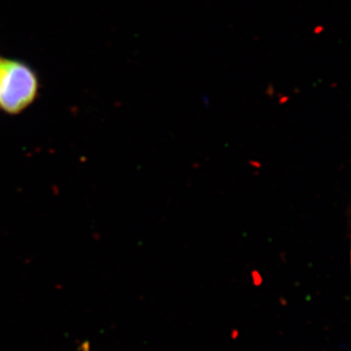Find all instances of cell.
<instances>
[{
	"label": "cell",
	"instance_id": "6da1fadb",
	"mask_svg": "<svg viewBox=\"0 0 351 351\" xmlns=\"http://www.w3.org/2000/svg\"><path fill=\"white\" fill-rule=\"evenodd\" d=\"M38 80L19 62L0 60V108L9 113L25 110L36 98Z\"/></svg>",
	"mask_w": 351,
	"mask_h": 351
},
{
	"label": "cell",
	"instance_id": "7a4b0ae2",
	"mask_svg": "<svg viewBox=\"0 0 351 351\" xmlns=\"http://www.w3.org/2000/svg\"><path fill=\"white\" fill-rule=\"evenodd\" d=\"M249 165L257 170L262 168V163H261L260 161L254 160V159H252V160L249 161Z\"/></svg>",
	"mask_w": 351,
	"mask_h": 351
},
{
	"label": "cell",
	"instance_id": "3957f363",
	"mask_svg": "<svg viewBox=\"0 0 351 351\" xmlns=\"http://www.w3.org/2000/svg\"><path fill=\"white\" fill-rule=\"evenodd\" d=\"M253 277H254V280H255L256 284H260L261 282H262V278H261V276H260V274H258V272L254 271Z\"/></svg>",
	"mask_w": 351,
	"mask_h": 351
},
{
	"label": "cell",
	"instance_id": "277c9868",
	"mask_svg": "<svg viewBox=\"0 0 351 351\" xmlns=\"http://www.w3.org/2000/svg\"><path fill=\"white\" fill-rule=\"evenodd\" d=\"M289 98L287 96H281L280 100H279V103L285 104L287 103Z\"/></svg>",
	"mask_w": 351,
	"mask_h": 351
},
{
	"label": "cell",
	"instance_id": "5b68a950",
	"mask_svg": "<svg viewBox=\"0 0 351 351\" xmlns=\"http://www.w3.org/2000/svg\"><path fill=\"white\" fill-rule=\"evenodd\" d=\"M274 87L270 85L269 87V89L267 90V94L269 95V96H272V94H274Z\"/></svg>",
	"mask_w": 351,
	"mask_h": 351
}]
</instances>
